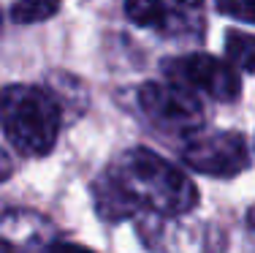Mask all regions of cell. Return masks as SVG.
Instances as JSON below:
<instances>
[{"label":"cell","instance_id":"obj_1","mask_svg":"<svg viewBox=\"0 0 255 253\" xmlns=\"http://www.w3.org/2000/svg\"><path fill=\"white\" fill-rule=\"evenodd\" d=\"M93 199L101 218L123 221L136 213L177 218L196 210L193 180L147 147H130L95 180Z\"/></svg>","mask_w":255,"mask_h":253},{"label":"cell","instance_id":"obj_2","mask_svg":"<svg viewBox=\"0 0 255 253\" xmlns=\"http://www.w3.org/2000/svg\"><path fill=\"white\" fill-rule=\"evenodd\" d=\"M63 125V109L52 90L8 84L0 90V131L16 153L41 158L52 153Z\"/></svg>","mask_w":255,"mask_h":253},{"label":"cell","instance_id":"obj_3","mask_svg":"<svg viewBox=\"0 0 255 253\" xmlns=\"http://www.w3.org/2000/svg\"><path fill=\"white\" fill-rule=\"evenodd\" d=\"M138 106L147 114L149 123L174 136H193L204 125L201 101L196 98L193 90L177 82L144 84L138 90Z\"/></svg>","mask_w":255,"mask_h":253},{"label":"cell","instance_id":"obj_4","mask_svg":"<svg viewBox=\"0 0 255 253\" xmlns=\"http://www.w3.org/2000/svg\"><path fill=\"white\" fill-rule=\"evenodd\" d=\"M168 82L185 84L193 93H206L215 101H236L239 98V74L236 68L226 60H217L212 55H185V57H174L163 63Z\"/></svg>","mask_w":255,"mask_h":253},{"label":"cell","instance_id":"obj_5","mask_svg":"<svg viewBox=\"0 0 255 253\" xmlns=\"http://www.w3.org/2000/svg\"><path fill=\"white\" fill-rule=\"evenodd\" d=\"M182 161L193 172L209 177H236L250 166V150L242 134L236 131H217V134L196 136L185 144Z\"/></svg>","mask_w":255,"mask_h":253},{"label":"cell","instance_id":"obj_6","mask_svg":"<svg viewBox=\"0 0 255 253\" xmlns=\"http://www.w3.org/2000/svg\"><path fill=\"white\" fill-rule=\"evenodd\" d=\"M125 16L138 27H166L168 8L160 0H125Z\"/></svg>","mask_w":255,"mask_h":253},{"label":"cell","instance_id":"obj_7","mask_svg":"<svg viewBox=\"0 0 255 253\" xmlns=\"http://www.w3.org/2000/svg\"><path fill=\"white\" fill-rule=\"evenodd\" d=\"M226 52H228V60L236 68L247 71V74H255V35L239 33V30L228 33Z\"/></svg>","mask_w":255,"mask_h":253},{"label":"cell","instance_id":"obj_8","mask_svg":"<svg viewBox=\"0 0 255 253\" xmlns=\"http://www.w3.org/2000/svg\"><path fill=\"white\" fill-rule=\"evenodd\" d=\"M60 11V0H16L11 8V19L19 25H35L46 22Z\"/></svg>","mask_w":255,"mask_h":253},{"label":"cell","instance_id":"obj_9","mask_svg":"<svg viewBox=\"0 0 255 253\" xmlns=\"http://www.w3.org/2000/svg\"><path fill=\"white\" fill-rule=\"evenodd\" d=\"M217 11L239 22H255V0H217Z\"/></svg>","mask_w":255,"mask_h":253},{"label":"cell","instance_id":"obj_10","mask_svg":"<svg viewBox=\"0 0 255 253\" xmlns=\"http://www.w3.org/2000/svg\"><path fill=\"white\" fill-rule=\"evenodd\" d=\"M11 174H14V164H11V158L3 153V150H0V185H3Z\"/></svg>","mask_w":255,"mask_h":253},{"label":"cell","instance_id":"obj_11","mask_svg":"<svg viewBox=\"0 0 255 253\" xmlns=\"http://www.w3.org/2000/svg\"><path fill=\"white\" fill-rule=\"evenodd\" d=\"M171 3H177V5H185V8H196V5H201L204 0H171Z\"/></svg>","mask_w":255,"mask_h":253},{"label":"cell","instance_id":"obj_12","mask_svg":"<svg viewBox=\"0 0 255 253\" xmlns=\"http://www.w3.org/2000/svg\"><path fill=\"white\" fill-rule=\"evenodd\" d=\"M247 221H250V229H253V232H255V207L250 210V218H247Z\"/></svg>","mask_w":255,"mask_h":253}]
</instances>
